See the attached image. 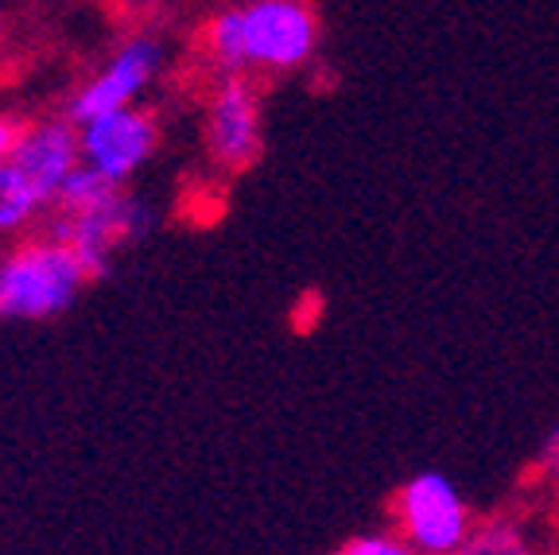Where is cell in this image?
Returning a JSON list of instances; mask_svg holds the SVG:
<instances>
[{
  "instance_id": "6da1fadb",
  "label": "cell",
  "mask_w": 559,
  "mask_h": 555,
  "mask_svg": "<svg viewBox=\"0 0 559 555\" xmlns=\"http://www.w3.org/2000/svg\"><path fill=\"white\" fill-rule=\"evenodd\" d=\"M323 24L311 0H229L194 35L199 62L218 74L284 79L319 59Z\"/></svg>"
},
{
  "instance_id": "7a4b0ae2",
  "label": "cell",
  "mask_w": 559,
  "mask_h": 555,
  "mask_svg": "<svg viewBox=\"0 0 559 555\" xmlns=\"http://www.w3.org/2000/svg\"><path fill=\"white\" fill-rule=\"evenodd\" d=\"M148 202L132 194L124 182H109L102 175L86 172V167L62 187V194L51 202L44 222L47 234L70 245L94 280H102L105 272L114 269L117 252L148 234Z\"/></svg>"
},
{
  "instance_id": "3957f363",
  "label": "cell",
  "mask_w": 559,
  "mask_h": 555,
  "mask_svg": "<svg viewBox=\"0 0 559 555\" xmlns=\"http://www.w3.org/2000/svg\"><path fill=\"white\" fill-rule=\"evenodd\" d=\"M86 284V264L47 229L0 245V322H47L74 307Z\"/></svg>"
},
{
  "instance_id": "277c9868",
  "label": "cell",
  "mask_w": 559,
  "mask_h": 555,
  "mask_svg": "<svg viewBox=\"0 0 559 555\" xmlns=\"http://www.w3.org/2000/svg\"><path fill=\"white\" fill-rule=\"evenodd\" d=\"M202 152L222 175H245L264 152L261 86L249 74H218L202 97Z\"/></svg>"
},
{
  "instance_id": "5b68a950",
  "label": "cell",
  "mask_w": 559,
  "mask_h": 555,
  "mask_svg": "<svg viewBox=\"0 0 559 555\" xmlns=\"http://www.w3.org/2000/svg\"><path fill=\"white\" fill-rule=\"evenodd\" d=\"M167 70V39L159 32H132L124 35L114 51L97 62L94 74L79 82V90L70 94L67 117L70 121H90V117L114 114V109H129L140 105L144 94L159 82Z\"/></svg>"
},
{
  "instance_id": "8992f818",
  "label": "cell",
  "mask_w": 559,
  "mask_h": 555,
  "mask_svg": "<svg viewBox=\"0 0 559 555\" xmlns=\"http://www.w3.org/2000/svg\"><path fill=\"white\" fill-rule=\"evenodd\" d=\"M389 521L419 555H454L474 529V512L454 494L443 474L408 477L389 501Z\"/></svg>"
},
{
  "instance_id": "52a82bcc",
  "label": "cell",
  "mask_w": 559,
  "mask_h": 555,
  "mask_svg": "<svg viewBox=\"0 0 559 555\" xmlns=\"http://www.w3.org/2000/svg\"><path fill=\"white\" fill-rule=\"evenodd\" d=\"M159 140H164V129H159L156 109H144V105L114 109V114L90 117L79 125L82 167L109 182H124V187L156 160Z\"/></svg>"
},
{
  "instance_id": "ba28073f",
  "label": "cell",
  "mask_w": 559,
  "mask_h": 555,
  "mask_svg": "<svg viewBox=\"0 0 559 555\" xmlns=\"http://www.w3.org/2000/svg\"><path fill=\"white\" fill-rule=\"evenodd\" d=\"M9 160L32 179V187L44 194L47 206H51L62 194V187L82 172L79 121H70L67 109H62V114L27 117V121L20 125L16 147H12Z\"/></svg>"
},
{
  "instance_id": "9c48e42d",
  "label": "cell",
  "mask_w": 559,
  "mask_h": 555,
  "mask_svg": "<svg viewBox=\"0 0 559 555\" xmlns=\"http://www.w3.org/2000/svg\"><path fill=\"white\" fill-rule=\"evenodd\" d=\"M47 210L51 206L32 187V179L12 160H0V245L44 229Z\"/></svg>"
},
{
  "instance_id": "30bf717a",
  "label": "cell",
  "mask_w": 559,
  "mask_h": 555,
  "mask_svg": "<svg viewBox=\"0 0 559 555\" xmlns=\"http://www.w3.org/2000/svg\"><path fill=\"white\" fill-rule=\"evenodd\" d=\"M454 555H540L528 536V524H524L521 509H501L486 512V517H474L471 536L463 540V547Z\"/></svg>"
},
{
  "instance_id": "8fae6325",
  "label": "cell",
  "mask_w": 559,
  "mask_h": 555,
  "mask_svg": "<svg viewBox=\"0 0 559 555\" xmlns=\"http://www.w3.org/2000/svg\"><path fill=\"white\" fill-rule=\"evenodd\" d=\"M524 494H540V497H559V427L548 435V442L540 447L528 470L521 474Z\"/></svg>"
},
{
  "instance_id": "7c38bea8",
  "label": "cell",
  "mask_w": 559,
  "mask_h": 555,
  "mask_svg": "<svg viewBox=\"0 0 559 555\" xmlns=\"http://www.w3.org/2000/svg\"><path fill=\"white\" fill-rule=\"evenodd\" d=\"M334 555H419V552L408 540L396 536V532H369V536L346 540Z\"/></svg>"
},
{
  "instance_id": "4fadbf2b",
  "label": "cell",
  "mask_w": 559,
  "mask_h": 555,
  "mask_svg": "<svg viewBox=\"0 0 559 555\" xmlns=\"http://www.w3.org/2000/svg\"><path fill=\"white\" fill-rule=\"evenodd\" d=\"M20 117H12L9 109H0V160L12 156V147H16V137H20Z\"/></svg>"
},
{
  "instance_id": "5bb4252c",
  "label": "cell",
  "mask_w": 559,
  "mask_h": 555,
  "mask_svg": "<svg viewBox=\"0 0 559 555\" xmlns=\"http://www.w3.org/2000/svg\"><path fill=\"white\" fill-rule=\"evenodd\" d=\"M121 4H132V9H140V12H156V9H164V4H171V0H121Z\"/></svg>"
}]
</instances>
